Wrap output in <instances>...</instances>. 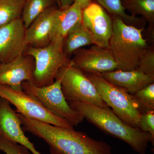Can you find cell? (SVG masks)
Instances as JSON below:
<instances>
[{"mask_svg":"<svg viewBox=\"0 0 154 154\" xmlns=\"http://www.w3.org/2000/svg\"><path fill=\"white\" fill-rule=\"evenodd\" d=\"M18 113L22 129L42 139L49 146L51 154H112V148L73 128L55 126Z\"/></svg>","mask_w":154,"mask_h":154,"instance_id":"obj_1","label":"cell"},{"mask_svg":"<svg viewBox=\"0 0 154 154\" xmlns=\"http://www.w3.org/2000/svg\"><path fill=\"white\" fill-rule=\"evenodd\" d=\"M73 109L99 129L123 141L139 154H146L151 136L148 132L128 125L109 107H102L86 102H68Z\"/></svg>","mask_w":154,"mask_h":154,"instance_id":"obj_2","label":"cell"},{"mask_svg":"<svg viewBox=\"0 0 154 154\" xmlns=\"http://www.w3.org/2000/svg\"><path fill=\"white\" fill-rule=\"evenodd\" d=\"M113 17L109 50L117 63V69H136L140 57L149 47L143 36L144 28L127 25L119 17Z\"/></svg>","mask_w":154,"mask_h":154,"instance_id":"obj_3","label":"cell"},{"mask_svg":"<svg viewBox=\"0 0 154 154\" xmlns=\"http://www.w3.org/2000/svg\"><path fill=\"white\" fill-rule=\"evenodd\" d=\"M85 74L114 114L128 125L140 129L141 113L133 95L124 88L112 85L99 74Z\"/></svg>","mask_w":154,"mask_h":154,"instance_id":"obj_4","label":"cell"},{"mask_svg":"<svg viewBox=\"0 0 154 154\" xmlns=\"http://www.w3.org/2000/svg\"><path fill=\"white\" fill-rule=\"evenodd\" d=\"M63 42L52 41L41 48L28 46L24 54L33 57L35 70L32 84L37 87L52 85L55 82L59 70L70 63L63 51Z\"/></svg>","mask_w":154,"mask_h":154,"instance_id":"obj_5","label":"cell"},{"mask_svg":"<svg viewBox=\"0 0 154 154\" xmlns=\"http://www.w3.org/2000/svg\"><path fill=\"white\" fill-rule=\"evenodd\" d=\"M60 82L61 88L68 102H86L102 107H109L102 100L85 74L70 63L61 68L55 80Z\"/></svg>","mask_w":154,"mask_h":154,"instance_id":"obj_6","label":"cell"},{"mask_svg":"<svg viewBox=\"0 0 154 154\" xmlns=\"http://www.w3.org/2000/svg\"><path fill=\"white\" fill-rule=\"evenodd\" d=\"M0 97L16 107V111L27 118L65 128H73L67 120L58 117L48 110L36 97L24 91H16L0 84Z\"/></svg>","mask_w":154,"mask_h":154,"instance_id":"obj_7","label":"cell"},{"mask_svg":"<svg viewBox=\"0 0 154 154\" xmlns=\"http://www.w3.org/2000/svg\"><path fill=\"white\" fill-rule=\"evenodd\" d=\"M23 91L35 96L53 114L64 119L73 126H78L84 121V117L69 105L64 96L59 80L49 86L37 87L30 81L22 84Z\"/></svg>","mask_w":154,"mask_h":154,"instance_id":"obj_8","label":"cell"},{"mask_svg":"<svg viewBox=\"0 0 154 154\" xmlns=\"http://www.w3.org/2000/svg\"><path fill=\"white\" fill-rule=\"evenodd\" d=\"M82 23L90 33L94 45L109 48L113 32V20L98 3H91L83 10Z\"/></svg>","mask_w":154,"mask_h":154,"instance_id":"obj_9","label":"cell"},{"mask_svg":"<svg viewBox=\"0 0 154 154\" xmlns=\"http://www.w3.org/2000/svg\"><path fill=\"white\" fill-rule=\"evenodd\" d=\"M74 66L85 73L101 74L117 69V64L108 48L94 45L88 49L80 48L73 53Z\"/></svg>","mask_w":154,"mask_h":154,"instance_id":"obj_10","label":"cell"},{"mask_svg":"<svg viewBox=\"0 0 154 154\" xmlns=\"http://www.w3.org/2000/svg\"><path fill=\"white\" fill-rule=\"evenodd\" d=\"M27 29L22 18L0 27V63L9 62L24 54L28 46Z\"/></svg>","mask_w":154,"mask_h":154,"instance_id":"obj_11","label":"cell"},{"mask_svg":"<svg viewBox=\"0 0 154 154\" xmlns=\"http://www.w3.org/2000/svg\"><path fill=\"white\" fill-rule=\"evenodd\" d=\"M33 57L22 54L14 60L0 65V84L11 87L16 91H22V83L32 82L35 70Z\"/></svg>","mask_w":154,"mask_h":154,"instance_id":"obj_12","label":"cell"},{"mask_svg":"<svg viewBox=\"0 0 154 154\" xmlns=\"http://www.w3.org/2000/svg\"><path fill=\"white\" fill-rule=\"evenodd\" d=\"M0 136L24 146L33 154H42L25 135L20 118L8 100L0 97Z\"/></svg>","mask_w":154,"mask_h":154,"instance_id":"obj_13","label":"cell"},{"mask_svg":"<svg viewBox=\"0 0 154 154\" xmlns=\"http://www.w3.org/2000/svg\"><path fill=\"white\" fill-rule=\"evenodd\" d=\"M60 9L53 6L42 13L27 29L26 41L28 46L41 48L51 41L54 23Z\"/></svg>","mask_w":154,"mask_h":154,"instance_id":"obj_14","label":"cell"},{"mask_svg":"<svg viewBox=\"0 0 154 154\" xmlns=\"http://www.w3.org/2000/svg\"><path fill=\"white\" fill-rule=\"evenodd\" d=\"M99 74L112 85L125 89L131 95L154 83V79L137 69L130 71L116 69Z\"/></svg>","mask_w":154,"mask_h":154,"instance_id":"obj_15","label":"cell"},{"mask_svg":"<svg viewBox=\"0 0 154 154\" xmlns=\"http://www.w3.org/2000/svg\"><path fill=\"white\" fill-rule=\"evenodd\" d=\"M82 11L79 5L75 2L66 10L60 9L53 29L51 41L63 42L69 30L82 22Z\"/></svg>","mask_w":154,"mask_h":154,"instance_id":"obj_16","label":"cell"},{"mask_svg":"<svg viewBox=\"0 0 154 154\" xmlns=\"http://www.w3.org/2000/svg\"><path fill=\"white\" fill-rule=\"evenodd\" d=\"M91 45L94 44L90 33L82 22H79L69 30L64 39V54L70 59L77 50Z\"/></svg>","mask_w":154,"mask_h":154,"instance_id":"obj_17","label":"cell"},{"mask_svg":"<svg viewBox=\"0 0 154 154\" xmlns=\"http://www.w3.org/2000/svg\"><path fill=\"white\" fill-rule=\"evenodd\" d=\"M96 2L113 16L120 18L125 24L138 28H144L147 22L145 19L127 14L121 0H96Z\"/></svg>","mask_w":154,"mask_h":154,"instance_id":"obj_18","label":"cell"},{"mask_svg":"<svg viewBox=\"0 0 154 154\" xmlns=\"http://www.w3.org/2000/svg\"><path fill=\"white\" fill-rule=\"evenodd\" d=\"M122 5L131 16L141 15L151 26L154 23V0H121Z\"/></svg>","mask_w":154,"mask_h":154,"instance_id":"obj_19","label":"cell"},{"mask_svg":"<svg viewBox=\"0 0 154 154\" xmlns=\"http://www.w3.org/2000/svg\"><path fill=\"white\" fill-rule=\"evenodd\" d=\"M55 5L56 0H26L22 16L25 27L28 28L42 13Z\"/></svg>","mask_w":154,"mask_h":154,"instance_id":"obj_20","label":"cell"},{"mask_svg":"<svg viewBox=\"0 0 154 154\" xmlns=\"http://www.w3.org/2000/svg\"><path fill=\"white\" fill-rule=\"evenodd\" d=\"M26 0H0V27L22 18Z\"/></svg>","mask_w":154,"mask_h":154,"instance_id":"obj_21","label":"cell"},{"mask_svg":"<svg viewBox=\"0 0 154 154\" xmlns=\"http://www.w3.org/2000/svg\"><path fill=\"white\" fill-rule=\"evenodd\" d=\"M141 113L154 110V83L149 84L133 95Z\"/></svg>","mask_w":154,"mask_h":154,"instance_id":"obj_22","label":"cell"},{"mask_svg":"<svg viewBox=\"0 0 154 154\" xmlns=\"http://www.w3.org/2000/svg\"><path fill=\"white\" fill-rule=\"evenodd\" d=\"M137 69L154 79V50L148 47L139 60Z\"/></svg>","mask_w":154,"mask_h":154,"instance_id":"obj_23","label":"cell"},{"mask_svg":"<svg viewBox=\"0 0 154 154\" xmlns=\"http://www.w3.org/2000/svg\"><path fill=\"white\" fill-rule=\"evenodd\" d=\"M0 151L6 154H33L27 148L0 136Z\"/></svg>","mask_w":154,"mask_h":154,"instance_id":"obj_24","label":"cell"},{"mask_svg":"<svg viewBox=\"0 0 154 154\" xmlns=\"http://www.w3.org/2000/svg\"><path fill=\"white\" fill-rule=\"evenodd\" d=\"M140 129L148 132L151 136V143L154 144V110H150L141 113Z\"/></svg>","mask_w":154,"mask_h":154,"instance_id":"obj_25","label":"cell"},{"mask_svg":"<svg viewBox=\"0 0 154 154\" xmlns=\"http://www.w3.org/2000/svg\"><path fill=\"white\" fill-rule=\"evenodd\" d=\"M58 8L61 10L68 8L74 3L75 0H58Z\"/></svg>","mask_w":154,"mask_h":154,"instance_id":"obj_26","label":"cell"},{"mask_svg":"<svg viewBox=\"0 0 154 154\" xmlns=\"http://www.w3.org/2000/svg\"><path fill=\"white\" fill-rule=\"evenodd\" d=\"M92 1L93 0H75L74 2L79 4L83 10L92 3Z\"/></svg>","mask_w":154,"mask_h":154,"instance_id":"obj_27","label":"cell"},{"mask_svg":"<svg viewBox=\"0 0 154 154\" xmlns=\"http://www.w3.org/2000/svg\"><path fill=\"white\" fill-rule=\"evenodd\" d=\"M57 2L58 6L59 1L58 0H56Z\"/></svg>","mask_w":154,"mask_h":154,"instance_id":"obj_28","label":"cell"},{"mask_svg":"<svg viewBox=\"0 0 154 154\" xmlns=\"http://www.w3.org/2000/svg\"><path fill=\"white\" fill-rule=\"evenodd\" d=\"M1 63H0V65H1Z\"/></svg>","mask_w":154,"mask_h":154,"instance_id":"obj_29","label":"cell"}]
</instances>
